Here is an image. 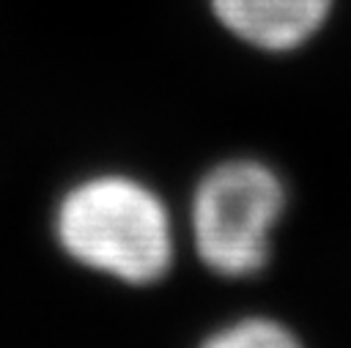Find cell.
I'll return each instance as SVG.
<instances>
[{
    "label": "cell",
    "mask_w": 351,
    "mask_h": 348,
    "mask_svg": "<svg viewBox=\"0 0 351 348\" xmlns=\"http://www.w3.org/2000/svg\"><path fill=\"white\" fill-rule=\"evenodd\" d=\"M55 227L74 260L123 282H154L170 266L167 211L132 178L101 175L80 184L63 197Z\"/></svg>",
    "instance_id": "obj_1"
},
{
    "label": "cell",
    "mask_w": 351,
    "mask_h": 348,
    "mask_svg": "<svg viewBox=\"0 0 351 348\" xmlns=\"http://www.w3.org/2000/svg\"><path fill=\"white\" fill-rule=\"evenodd\" d=\"M282 203V184L261 162L236 159L214 167L192 203L195 247L203 263L225 277L258 271Z\"/></svg>",
    "instance_id": "obj_2"
},
{
    "label": "cell",
    "mask_w": 351,
    "mask_h": 348,
    "mask_svg": "<svg viewBox=\"0 0 351 348\" xmlns=\"http://www.w3.org/2000/svg\"><path fill=\"white\" fill-rule=\"evenodd\" d=\"M332 0H211L219 22L263 49H291L326 19Z\"/></svg>",
    "instance_id": "obj_3"
},
{
    "label": "cell",
    "mask_w": 351,
    "mask_h": 348,
    "mask_svg": "<svg viewBox=\"0 0 351 348\" xmlns=\"http://www.w3.org/2000/svg\"><path fill=\"white\" fill-rule=\"evenodd\" d=\"M208 345L214 348H291L296 345V337L282 329L274 321L266 318H244L222 332H217Z\"/></svg>",
    "instance_id": "obj_4"
}]
</instances>
